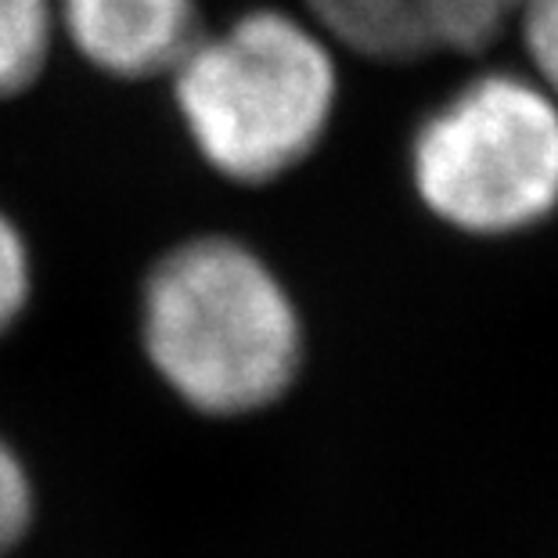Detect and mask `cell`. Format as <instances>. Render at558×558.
<instances>
[{"label": "cell", "mask_w": 558, "mask_h": 558, "mask_svg": "<svg viewBox=\"0 0 558 558\" xmlns=\"http://www.w3.org/2000/svg\"><path fill=\"white\" fill-rule=\"evenodd\" d=\"M141 336L162 383L206 414L267 408L303 361L289 289L231 239H195L159 259L141 292Z\"/></svg>", "instance_id": "cell-1"}, {"label": "cell", "mask_w": 558, "mask_h": 558, "mask_svg": "<svg viewBox=\"0 0 558 558\" xmlns=\"http://www.w3.org/2000/svg\"><path fill=\"white\" fill-rule=\"evenodd\" d=\"M177 112L228 181L267 184L320 145L339 98L328 37L284 11H248L195 37L173 65Z\"/></svg>", "instance_id": "cell-2"}, {"label": "cell", "mask_w": 558, "mask_h": 558, "mask_svg": "<svg viewBox=\"0 0 558 558\" xmlns=\"http://www.w3.org/2000/svg\"><path fill=\"white\" fill-rule=\"evenodd\" d=\"M422 202L450 228L508 234L558 206V109L519 76L472 80L422 123L411 145Z\"/></svg>", "instance_id": "cell-3"}, {"label": "cell", "mask_w": 558, "mask_h": 558, "mask_svg": "<svg viewBox=\"0 0 558 558\" xmlns=\"http://www.w3.org/2000/svg\"><path fill=\"white\" fill-rule=\"evenodd\" d=\"M58 26L109 76L173 73L198 37L195 0H54Z\"/></svg>", "instance_id": "cell-4"}, {"label": "cell", "mask_w": 558, "mask_h": 558, "mask_svg": "<svg viewBox=\"0 0 558 558\" xmlns=\"http://www.w3.org/2000/svg\"><path fill=\"white\" fill-rule=\"evenodd\" d=\"M328 40L378 62H408L433 51L418 0H303Z\"/></svg>", "instance_id": "cell-5"}, {"label": "cell", "mask_w": 558, "mask_h": 558, "mask_svg": "<svg viewBox=\"0 0 558 558\" xmlns=\"http://www.w3.org/2000/svg\"><path fill=\"white\" fill-rule=\"evenodd\" d=\"M54 26V0H0V98L40 76Z\"/></svg>", "instance_id": "cell-6"}, {"label": "cell", "mask_w": 558, "mask_h": 558, "mask_svg": "<svg viewBox=\"0 0 558 558\" xmlns=\"http://www.w3.org/2000/svg\"><path fill=\"white\" fill-rule=\"evenodd\" d=\"M526 0H418V15L436 47L476 51L501 33Z\"/></svg>", "instance_id": "cell-7"}, {"label": "cell", "mask_w": 558, "mask_h": 558, "mask_svg": "<svg viewBox=\"0 0 558 558\" xmlns=\"http://www.w3.org/2000/svg\"><path fill=\"white\" fill-rule=\"evenodd\" d=\"M33 289L29 248L19 228L0 213V331H8L26 311Z\"/></svg>", "instance_id": "cell-8"}, {"label": "cell", "mask_w": 558, "mask_h": 558, "mask_svg": "<svg viewBox=\"0 0 558 558\" xmlns=\"http://www.w3.org/2000/svg\"><path fill=\"white\" fill-rule=\"evenodd\" d=\"M33 515L29 476L15 458V450L0 444V555H8L22 541Z\"/></svg>", "instance_id": "cell-9"}, {"label": "cell", "mask_w": 558, "mask_h": 558, "mask_svg": "<svg viewBox=\"0 0 558 558\" xmlns=\"http://www.w3.org/2000/svg\"><path fill=\"white\" fill-rule=\"evenodd\" d=\"M519 19L533 65L551 94H558V0H526Z\"/></svg>", "instance_id": "cell-10"}]
</instances>
